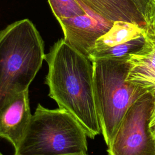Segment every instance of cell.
Masks as SVG:
<instances>
[{
    "mask_svg": "<svg viewBox=\"0 0 155 155\" xmlns=\"http://www.w3.org/2000/svg\"><path fill=\"white\" fill-rule=\"evenodd\" d=\"M85 155H88V154H85Z\"/></svg>",
    "mask_w": 155,
    "mask_h": 155,
    "instance_id": "17",
    "label": "cell"
},
{
    "mask_svg": "<svg viewBox=\"0 0 155 155\" xmlns=\"http://www.w3.org/2000/svg\"><path fill=\"white\" fill-rule=\"evenodd\" d=\"M145 38L143 46L128 58L130 69L127 81L155 93V34L145 29Z\"/></svg>",
    "mask_w": 155,
    "mask_h": 155,
    "instance_id": "8",
    "label": "cell"
},
{
    "mask_svg": "<svg viewBox=\"0 0 155 155\" xmlns=\"http://www.w3.org/2000/svg\"><path fill=\"white\" fill-rule=\"evenodd\" d=\"M143 16L146 22L150 12L152 0H132Z\"/></svg>",
    "mask_w": 155,
    "mask_h": 155,
    "instance_id": "13",
    "label": "cell"
},
{
    "mask_svg": "<svg viewBox=\"0 0 155 155\" xmlns=\"http://www.w3.org/2000/svg\"><path fill=\"white\" fill-rule=\"evenodd\" d=\"M48 1L58 21L87 13L86 7L77 0H48Z\"/></svg>",
    "mask_w": 155,
    "mask_h": 155,
    "instance_id": "12",
    "label": "cell"
},
{
    "mask_svg": "<svg viewBox=\"0 0 155 155\" xmlns=\"http://www.w3.org/2000/svg\"><path fill=\"white\" fill-rule=\"evenodd\" d=\"M145 34V27L137 24L125 21L113 22L110 30L96 40L88 58L90 60L93 55L101 51L143 36Z\"/></svg>",
    "mask_w": 155,
    "mask_h": 155,
    "instance_id": "10",
    "label": "cell"
},
{
    "mask_svg": "<svg viewBox=\"0 0 155 155\" xmlns=\"http://www.w3.org/2000/svg\"><path fill=\"white\" fill-rule=\"evenodd\" d=\"M86 8L85 15L58 21L64 34V41L88 58L96 40L110 30L113 22Z\"/></svg>",
    "mask_w": 155,
    "mask_h": 155,
    "instance_id": "6",
    "label": "cell"
},
{
    "mask_svg": "<svg viewBox=\"0 0 155 155\" xmlns=\"http://www.w3.org/2000/svg\"><path fill=\"white\" fill-rule=\"evenodd\" d=\"M154 95L147 92L128 109L108 146L109 155H155L149 120Z\"/></svg>",
    "mask_w": 155,
    "mask_h": 155,
    "instance_id": "5",
    "label": "cell"
},
{
    "mask_svg": "<svg viewBox=\"0 0 155 155\" xmlns=\"http://www.w3.org/2000/svg\"><path fill=\"white\" fill-rule=\"evenodd\" d=\"M44 56L43 40L28 19L0 31V110L14 96L28 90Z\"/></svg>",
    "mask_w": 155,
    "mask_h": 155,
    "instance_id": "2",
    "label": "cell"
},
{
    "mask_svg": "<svg viewBox=\"0 0 155 155\" xmlns=\"http://www.w3.org/2000/svg\"><path fill=\"white\" fill-rule=\"evenodd\" d=\"M82 5L111 22L125 21L145 27L146 21L132 0H77Z\"/></svg>",
    "mask_w": 155,
    "mask_h": 155,
    "instance_id": "9",
    "label": "cell"
},
{
    "mask_svg": "<svg viewBox=\"0 0 155 155\" xmlns=\"http://www.w3.org/2000/svg\"><path fill=\"white\" fill-rule=\"evenodd\" d=\"M31 116L28 90L14 96L0 110V137L8 140L15 150L25 134Z\"/></svg>",
    "mask_w": 155,
    "mask_h": 155,
    "instance_id": "7",
    "label": "cell"
},
{
    "mask_svg": "<svg viewBox=\"0 0 155 155\" xmlns=\"http://www.w3.org/2000/svg\"><path fill=\"white\" fill-rule=\"evenodd\" d=\"M48 96L82 126L88 137L101 133L93 84L92 62L60 39L45 54Z\"/></svg>",
    "mask_w": 155,
    "mask_h": 155,
    "instance_id": "1",
    "label": "cell"
},
{
    "mask_svg": "<svg viewBox=\"0 0 155 155\" xmlns=\"http://www.w3.org/2000/svg\"><path fill=\"white\" fill-rule=\"evenodd\" d=\"M152 94L154 95V105H153V107L152 109L151 114L150 120H149V128H150L151 134L155 142V93H152Z\"/></svg>",
    "mask_w": 155,
    "mask_h": 155,
    "instance_id": "15",
    "label": "cell"
},
{
    "mask_svg": "<svg viewBox=\"0 0 155 155\" xmlns=\"http://www.w3.org/2000/svg\"><path fill=\"white\" fill-rule=\"evenodd\" d=\"M0 155H4V154H3L0 151Z\"/></svg>",
    "mask_w": 155,
    "mask_h": 155,
    "instance_id": "16",
    "label": "cell"
},
{
    "mask_svg": "<svg viewBox=\"0 0 155 155\" xmlns=\"http://www.w3.org/2000/svg\"><path fill=\"white\" fill-rule=\"evenodd\" d=\"M145 29L155 34V0H152L150 12L149 13Z\"/></svg>",
    "mask_w": 155,
    "mask_h": 155,
    "instance_id": "14",
    "label": "cell"
},
{
    "mask_svg": "<svg viewBox=\"0 0 155 155\" xmlns=\"http://www.w3.org/2000/svg\"><path fill=\"white\" fill-rule=\"evenodd\" d=\"M128 57L92 61L96 106L101 133L107 146L128 109L148 92L127 81L130 69Z\"/></svg>",
    "mask_w": 155,
    "mask_h": 155,
    "instance_id": "3",
    "label": "cell"
},
{
    "mask_svg": "<svg viewBox=\"0 0 155 155\" xmlns=\"http://www.w3.org/2000/svg\"><path fill=\"white\" fill-rule=\"evenodd\" d=\"M87 135L67 111L38 104L14 155H85Z\"/></svg>",
    "mask_w": 155,
    "mask_h": 155,
    "instance_id": "4",
    "label": "cell"
},
{
    "mask_svg": "<svg viewBox=\"0 0 155 155\" xmlns=\"http://www.w3.org/2000/svg\"><path fill=\"white\" fill-rule=\"evenodd\" d=\"M145 41V35L123 44L101 51L93 55L90 61L92 62L97 59L121 58L128 57L130 54L139 50Z\"/></svg>",
    "mask_w": 155,
    "mask_h": 155,
    "instance_id": "11",
    "label": "cell"
}]
</instances>
